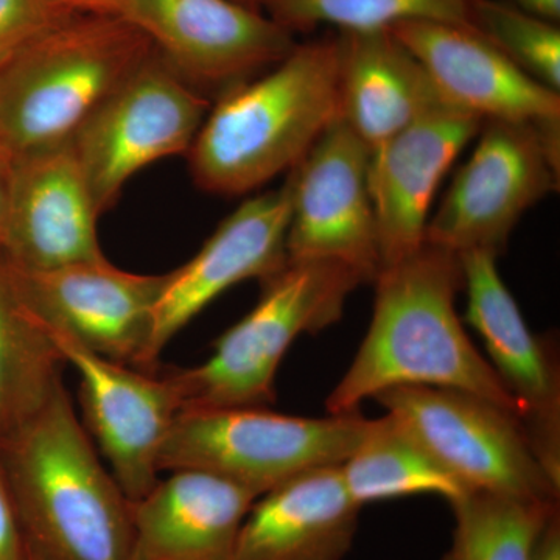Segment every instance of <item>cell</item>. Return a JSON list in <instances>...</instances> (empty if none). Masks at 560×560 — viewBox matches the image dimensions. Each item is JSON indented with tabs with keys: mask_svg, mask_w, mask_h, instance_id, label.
Here are the masks:
<instances>
[{
	"mask_svg": "<svg viewBox=\"0 0 560 560\" xmlns=\"http://www.w3.org/2000/svg\"><path fill=\"white\" fill-rule=\"evenodd\" d=\"M361 412L300 418L268 408L180 411L161 453V470H200L256 493L318 467L340 466L359 445Z\"/></svg>",
	"mask_w": 560,
	"mask_h": 560,
	"instance_id": "obj_6",
	"label": "cell"
},
{
	"mask_svg": "<svg viewBox=\"0 0 560 560\" xmlns=\"http://www.w3.org/2000/svg\"><path fill=\"white\" fill-rule=\"evenodd\" d=\"M11 270L22 301L44 329L103 359L156 371L151 338L167 272L136 275L106 257L47 271Z\"/></svg>",
	"mask_w": 560,
	"mask_h": 560,
	"instance_id": "obj_10",
	"label": "cell"
},
{
	"mask_svg": "<svg viewBox=\"0 0 560 560\" xmlns=\"http://www.w3.org/2000/svg\"><path fill=\"white\" fill-rule=\"evenodd\" d=\"M261 283L256 307L221 335L205 363L167 374L180 411L270 407L293 342L337 324L350 294L366 280L341 261L287 259Z\"/></svg>",
	"mask_w": 560,
	"mask_h": 560,
	"instance_id": "obj_5",
	"label": "cell"
},
{
	"mask_svg": "<svg viewBox=\"0 0 560 560\" xmlns=\"http://www.w3.org/2000/svg\"><path fill=\"white\" fill-rule=\"evenodd\" d=\"M202 95H220L275 68L293 33L235 0H125L124 13Z\"/></svg>",
	"mask_w": 560,
	"mask_h": 560,
	"instance_id": "obj_11",
	"label": "cell"
},
{
	"mask_svg": "<svg viewBox=\"0 0 560 560\" xmlns=\"http://www.w3.org/2000/svg\"><path fill=\"white\" fill-rule=\"evenodd\" d=\"M482 124L441 103L371 151L368 183L382 268L422 248L441 180Z\"/></svg>",
	"mask_w": 560,
	"mask_h": 560,
	"instance_id": "obj_15",
	"label": "cell"
},
{
	"mask_svg": "<svg viewBox=\"0 0 560 560\" xmlns=\"http://www.w3.org/2000/svg\"><path fill=\"white\" fill-rule=\"evenodd\" d=\"M77 16L57 0H0V65Z\"/></svg>",
	"mask_w": 560,
	"mask_h": 560,
	"instance_id": "obj_27",
	"label": "cell"
},
{
	"mask_svg": "<svg viewBox=\"0 0 560 560\" xmlns=\"http://www.w3.org/2000/svg\"><path fill=\"white\" fill-rule=\"evenodd\" d=\"M291 215L289 179L278 190L243 201L221 221L201 249L167 272L154 312L151 361L224 291L249 279L264 280L287 261Z\"/></svg>",
	"mask_w": 560,
	"mask_h": 560,
	"instance_id": "obj_16",
	"label": "cell"
},
{
	"mask_svg": "<svg viewBox=\"0 0 560 560\" xmlns=\"http://www.w3.org/2000/svg\"><path fill=\"white\" fill-rule=\"evenodd\" d=\"M101 217L72 147L13 162L2 254L21 271H47L101 260Z\"/></svg>",
	"mask_w": 560,
	"mask_h": 560,
	"instance_id": "obj_18",
	"label": "cell"
},
{
	"mask_svg": "<svg viewBox=\"0 0 560 560\" xmlns=\"http://www.w3.org/2000/svg\"><path fill=\"white\" fill-rule=\"evenodd\" d=\"M360 511L340 466L304 471L254 501L234 560H342L355 541Z\"/></svg>",
	"mask_w": 560,
	"mask_h": 560,
	"instance_id": "obj_20",
	"label": "cell"
},
{
	"mask_svg": "<svg viewBox=\"0 0 560 560\" xmlns=\"http://www.w3.org/2000/svg\"><path fill=\"white\" fill-rule=\"evenodd\" d=\"M167 474L131 501L130 560H234L256 493L206 471Z\"/></svg>",
	"mask_w": 560,
	"mask_h": 560,
	"instance_id": "obj_19",
	"label": "cell"
},
{
	"mask_svg": "<svg viewBox=\"0 0 560 560\" xmlns=\"http://www.w3.org/2000/svg\"><path fill=\"white\" fill-rule=\"evenodd\" d=\"M467 25L530 79L560 91V28L504 0H467Z\"/></svg>",
	"mask_w": 560,
	"mask_h": 560,
	"instance_id": "obj_26",
	"label": "cell"
},
{
	"mask_svg": "<svg viewBox=\"0 0 560 560\" xmlns=\"http://www.w3.org/2000/svg\"><path fill=\"white\" fill-rule=\"evenodd\" d=\"M371 326L359 352L327 397L329 415L359 412L361 404L396 386H438L480 396L517 418L511 394L467 337L456 312L463 289L459 256L422 248L374 280Z\"/></svg>",
	"mask_w": 560,
	"mask_h": 560,
	"instance_id": "obj_1",
	"label": "cell"
},
{
	"mask_svg": "<svg viewBox=\"0 0 560 560\" xmlns=\"http://www.w3.org/2000/svg\"><path fill=\"white\" fill-rule=\"evenodd\" d=\"M389 31L418 58L442 102L480 117L548 127L560 124V94L512 65L470 25L404 21Z\"/></svg>",
	"mask_w": 560,
	"mask_h": 560,
	"instance_id": "obj_17",
	"label": "cell"
},
{
	"mask_svg": "<svg viewBox=\"0 0 560 560\" xmlns=\"http://www.w3.org/2000/svg\"><path fill=\"white\" fill-rule=\"evenodd\" d=\"M340 471L350 499L360 508L422 493L451 503L467 492L389 415L368 420L359 445L342 460Z\"/></svg>",
	"mask_w": 560,
	"mask_h": 560,
	"instance_id": "obj_23",
	"label": "cell"
},
{
	"mask_svg": "<svg viewBox=\"0 0 560 560\" xmlns=\"http://www.w3.org/2000/svg\"><path fill=\"white\" fill-rule=\"evenodd\" d=\"M31 556H32V560H46L43 558V556L39 555L38 551L33 550L32 547H31Z\"/></svg>",
	"mask_w": 560,
	"mask_h": 560,
	"instance_id": "obj_34",
	"label": "cell"
},
{
	"mask_svg": "<svg viewBox=\"0 0 560 560\" xmlns=\"http://www.w3.org/2000/svg\"><path fill=\"white\" fill-rule=\"evenodd\" d=\"M467 308L464 320L480 334L490 366L511 394L530 448L560 482V371L550 338L530 331L517 302L485 250L459 254Z\"/></svg>",
	"mask_w": 560,
	"mask_h": 560,
	"instance_id": "obj_14",
	"label": "cell"
},
{
	"mask_svg": "<svg viewBox=\"0 0 560 560\" xmlns=\"http://www.w3.org/2000/svg\"><path fill=\"white\" fill-rule=\"evenodd\" d=\"M340 117L370 153L444 103L425 69L389 28L337 31Z\"/></svg>",
	"mask_w": 560,
	"mask_h": 560,
	"instance_id": "obj_21",
	"label": "cell"
},
{
	"mask_svg": "<svg viewBox=\"0 0 560 560\" xmlns=\"http://www.w3.org/2000/svg\"><path fill=\"white\" fill-rule=\"evenodd\" d=\"M368 171L370 150L340 117L289 172L287 259L341 261L374 283L382 261Z\"/></svg>",
	"mask_w": 560,
	"mask_h": 560,
	"instance_id": "obj_12",
	"label": "cell"
},
{
	"mask_svg": "<svg viewBox=\"0 0 560 560\" xmlns=\"http://www.w3.org/2000/svg\"><path fill=\"white\" fill-rule=\"evenodd\" d=\"M153 49L127 18L81 14L2 62L0 153L14 162L70 145Z\"/></svg>",
	"mask_w": 560,
	"mask_h": 560,
	"instance_id": "obj_4",
	"label": "cell"
},
{
	"mask_svg": "<svg viewBox=\"0 0 560 560\" xmlns=\"http://www.w3.org/2000/svg\"><path fill=\"white\" fill-rule=\"evenodd\" d=\"M340 119L338 36L296 44L275 68L220 95L191 143L200 189L245 195L291 172Z\"/></svg>",
	"mask_w": 560,
	"mask_h": 560,
	"instance_id": "obj_3",
	"label": "cell"
},
{
	"mask_svg": "<svg viewBox=\"0 0 560 560\" xmlns=\"http://www.w3.org/2000/svg\"><path fill=\"white\" fill-rule=\"evenodd\" d=\"M374 400L467 490L559 503L560 482L541 466L517 418L499 405L416 385L382 390Z\"/></svg>",
	"mask_w": 560,
	"mask_h": 560,
	"instance_id": "obj_8",
	"label": "cell"
},
{
	"mask_svg": "<svg viewBox=\"0 0 560 560\" xmlns=\"http://www.w3.org/2000/svg\"><path fill=\"white\" fill-rule=\"evenodd\" d=\"M47 334L79 375L83 425L95 448L128 500L142 499L161 480L162 448L180 412L171 377L103 359Z\"/></svg>",
	"mask_w": 560,
	"mask_h": 560,
	"instance_id": "obj_13",
	"label": "cell"
},
{
	"mask_svg": "<svg viewBox=\"0 0 560 560\" xmlns=\"http://www.w3.org/2000/svg\"><path fill=\"white\" fill-rule=\"evenodd\" d=\"M210 106L153 49L70 143L98 213L113 208L127 180L147 165L189 153Z\"/></svg>",
	"mask_w": 560,
	"mask_h": 560,
	"instance_id": "obj_9",
	"label": "cell"
},
{
	"mask_svg": "<svg viewBox=\"0 0 560 560\" xmlns=\"http://www.w3.org/2000/svg\"><path fill=\"white\" fill-rule=\"evenodd\" d=\"M261 11L293 35L320 25L375 31L404 21L467 24V0H261Z\"/></svg>",
	"mask_w": 560,
	"mask_h": 560,
	"instance_id": "obj_25",
	"label": "cell"
},
{
	"mask_svg": "<svg viewBox=\"0 0 560 560\" xmlns=\"http://www.w3.org/2000/svg\"><path fill=\"white\" fill-rule=\"evenodd\" d=\"M427 224L425 243L499 257L530 208L559 189L560 124L489 120Z\"/></svg>",
	"mask_w": 560,
	"mask_h": 560,
	"instance_id": "obj_7",
	"label": "cell"
},
{
	"mask_svg": "<svg viewBox=\"0 0 560 560\" xmlns=\"http://www.w3.org/2000/svg\"><path fill=\"white\" fill-rule=\"evenodd\" d=\"M452 545L442 560H534L559 503L467 490L451 501Z\"/></svg>",
	"mask_w": 560,
	"mask_h": 560,
	"instance_id": "obj_24",
	"label": "cell"
},
{
	"mask_svg": "<svg viewBox=\"0 0 560 560\" xmlns=\"http://www.w3.org/2000/svg\"><path fill=\"white\" fill-rule=\"evenodd\" d=\"M534 560H560V512L545 529Z\"/></svg>",
	"mask_w": 560,
	"mask_h": 560,
	"instance_id": "obj_31",
	"label": "cell"
},
{
	"mask_svg": "<svg viewBox=\"0 0 560 560\" xmlns=\"http://www.w3.org/2000/svg\"><path fill=\"white\" fill-rule=\"evenodd\" d=\"M80 14H113L121 16L125 0H57Z\"/></svg>",
	"mask_w": 560,
	"mask_h": 560,
	"instance_id": "obj_30",
	"label": "cell"
},
{
	"mask_svg": "<svg viewBox=\"0 0 560 560\" xmlns=\"http://www.w3.org/2000/svg\"><path fill=\"white\" fill-rule=\"evenodd\" d=\"M28 545L46 560H130L131 501L102 463L65 382L0 438Z\"/></svg>",
	"mask_w": 560,
	"mask_h": 560,
	"instance_id": "obj_2",
	"label": "cell"
},
{
	"mask_svg": "<svg viewBox=\"0 0 560 560\" xmlns=\"http://www.w3.org/2000/svg\"><path fill=\"white\" fill-rule=\"evenodd\" d=\"M11 171H13V162L0 153V249L5 242L7 224H9Z\"/></svg>",
	"mask_w": 560,
	"mask_h": 560,
	"instance_id": "obj_29",
	"label": "cell"
},
{
	"mask_svg": "<svg viewBox=\"0 0 560 560\" xmlns=\"http://www.w3.org/2000/svg\"><path fill=\"white\" fill-rule=\"evenodd\" d=\"M60 350L22 301L0 250V438L46 404L62 382Z\"/></svg>",
	"mask_w": 560,
	"mask_h": 560,
	"instance_id": "obj_22",
	"label": "cell"
},
{
	"mask_svg": "<svg viewBox=\"0 0 560 560\" xmlns=\"http://www.w3.org/2000/svg\"><path fill=\"white\" fill-rule=\"evenodd\" d=\"M235 2L242 3V5L249 7V9L261 11V0H235Z\"/></svg>",
	"mask_w": 560,
	"mask_h": 560,
	"instance_id": "obj_33",
	"label": "cell"
},
{
	"mask_svg": "<svg viewBox=\"0 0 560 560\" xmlns=\"http://www.w3.org/2000/svg\"><path fill=\"white\" fill-rule=\"evenodd\" d=\"M0 560H32L5 466L0 456Z\"/></svg>",
	"mask_w": 560,
	"mask_h": 560,
	"instance_id": "obj_28",
	"label": "cell"
},
{
	"mask_svg": "<svg viewBox=\"0 0 560 560\" xmlns=\"http://www.w3.org/2000/svg\"><path fill=\"white\" fill-rule=\"evenodd\" d=\"M504 2L559 24L560 0H504Z\"/></svg>",
	"mask_w": 560,
	"mask_h": 560,
	"instance_id": "obj_32",
	"label": "cell"
}]
</instances>
